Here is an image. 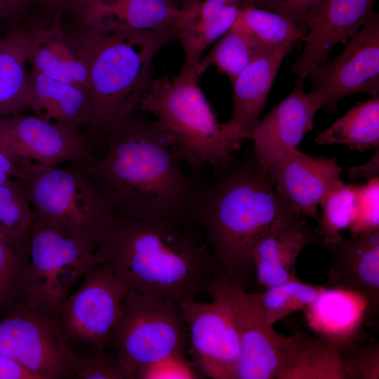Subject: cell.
Returning a JSON list of instances; mask_svg holds the SVG:
<instances>
[{
  "label": "cell",
  "instance_id": "obj_48",
  "mask_svg": "<svg viewBox=\"0 0 379 379\" xmlns=\"http://www.w3.org/2000/svg\"><path fill=\"white\" fill-rule=\"evenodd\" d=\"M2 305H4V303H3L2 297H1V294L0 291V307Z\"/></svg>",
  "mask_w": 379,
  "mask_h": 379
},
{
  "label": "cell",
  "instance_id": "obj_37",
  "mask_svg": "<svg viewBox=\"0 0 379 379\" xmlns=\"http://www.w3.org/2000/svg\"><path fill=\"white\" fill-rule=\"evenodd\" d=\"M77 379H126L122 367L114 353L105 350H91L80 354L74 374Z\"/></svg>",
  "mask_w": 379,
  "mask_h": 379
},
{
  "label": "cell",
  "instance_id": "obj_16",
  "mask_svg": "<svg viewBox=\"0 0 379 379\" xmlns=\"http://www.w3.org/2000/svg\"><path fill=\"white\" fill-rule=\"evenodd\" d=\"M298 80L293 91L277 104L251 133L252 154L258 169L266 173L290 149L298 148L305 135L313 129L315 113L319 110Z\"/></svg>",
  "mask_w": 379,
  "mask_h": 379
},
{
  "label": "cell",
  "instance_id": "obj_25",
  "mask_svg": "<svg viewBox=\"0 0 379 379\" xmlns=\"http://www.w3.org/2000/svg\"><path fill=\"white\" fill-rule=\"evenodd\" d=\"M345 343L319 335H293L277 379H345L340 358Z\"/></svg>",
  "mask_w": 379,
  "mask_h": 379
},
{
  "label": "cell",
  "instance_id": "obj_4",
  "mask_svg": "<svg viewBox=\"0 0 379 379\" xmlns=\"http://www.w3.org/2000/svg\"><path fill=\"white\" fill-rule=\"evenodd\" d=\"M216 172L200 187L189 220L202 230L213 255L234 286L246 290L253 251L266 235L296 224L300 214L261 172L251 153Z\"/></svg>",
  "mask_w": 379,
  "mask_h": 379
},
{
  "label": "cell",
  "instance_id": "obj_38",
  "mask_svg": "<svg viewBox=\"0 0 379 379\" xmlns=\"http://www.w3.org/2000/svg\"><path fill=\"white\" fill-rule=\"evenodd\" d=\"M200 375L184 354H173L141 367L135 373L138 379H195Z\"/></svg>",
  "mask_w": 379,
  "mask_h": 379
},
{
  "label": "cell",
  "instance_id": "obj_35",
  "mask_svg": "<svg viewBox=\"0 0 379 379\" xmlns=\"http://www.w3.org/2000/svg\"><path fill=\"white\" fill-rule=\"evenodd\" d=\"M359 337L345 343L340 351L345 379H378V343Z\"/></svg>",
  "mask_w": 379,
  "mask_h": 379
},
{
  "label": "cell",
  "instance_id": "obj_27",
  "mask_svg": "<svg viewBox=\"0 0 379 379\" xmlns=\"http://www.w3.org/2000/svg\"><path fill=\"white\" fill-rule=\"evenodd\" d=\"M319 145H344L363 152L379 147V95L358 102L314 140Z\"/></svg>",
  "mask_w": 379,
  "mask_h": 379
},
{
  "label": "cell",
  "instance_id": "obj_5",
  "mask_svg": "<svg viewBox=\"0 0 379 379\" xmlns=\"http://www.w3.org/2000/svg\"><path fill=\"white\" fill-rule=\"evenodd\" d=\"M199 61L185 60L180 73L152 79L139 109L152 114L170 134L182 162L215 171L236 162L241 142L229 139L199 85Z\"/></svg>",
  "mask_w": 379,
  "mask_h": 379
},
{
  "label": "cell",
  "instance_id": "obj_33",
  "mask_svg": "<svg viewBox=\"0 0 379 379\" xmlns=\"http://www.w3.org/2000/svg\"><path fill=\"white\" fill-rule=\"evenodd\" d=\"M325 288V285L306 284L299 279L260 292L267 321L273 325L295 311L305 310Z\"/></svg>",
  "mask_w": 379,
  "mask_h": 379
},
{
  "label": "cell",
  "instance_id": "obj_24",
  "mask_svg": "<svg viewBox=\"0 0 379 379\" xmlns=\"http://www.w3.org/2000/svg\"><path fill=\"white\" fill-rule=\"evenodd\" d=\"M305 311L308 323L319 336L347 342L359 335L366 303L354 293L326 286Z\"/></svg>",
  "mask_w": 379,
  "mask_h": 379
},
{
  "label": "cell",
  "instance_id": "obj_3",
  "mask_svg": "<svg viewBox=\"0 0 379 379\" xmlns=\"http://www.w3.org/2000/svg\"><path fill=\"white\" fill-rule=\"evenodd\" d=\"M59 23L88 70L92 114L85 133L92 150L102 149L108 133L139 109L152 81L154 56L178 33L138 30L112 19H84L71 13Z\"/></svg>",
  "mask_w": 379,
  "mask_h": 379
},
{
  "label": "cell",
  "instance_id": "obj_32",
  "mask_svg": "<svg viewBox=\"0 0 379 379\" xmlns=\"http://www.w3.org/2000/svg\"><path fill=\"white\" fill-rule=\"evenodd\" d=\"M241 8L239 4L228 5L214 16L207 19L196 18L181 29L176 39L183 48L184 60L200 61L206 48L232 27Z\"/></svg>",
  "mask_w": 379,
  "mask_h": 379
},
{
  "label": "cell",
  "instance_id": "obj_43",
  "mask_svg": "<svg viewBox=\"0 0 379 379\" xmlns=\"http://www.w3.org/2000/svg\"><path fill=\"white\" fill-rule=\"evenodd\" d=\"M18 164L9 151L0 144V185L15 178Z\"/></svg>",
  "mask_w": 379,
  "mask_h": 379
},
{
  "label": "cell",
  "instance_id": "obj_22",
  "mask_svg": "<svg viewBox=\"0 0 379 379\" xmlns=\"http://www.w3.org/2000/svg\"><path fill=\"white\" fill-rule=\"evenodd\" d=\"M318 240L315 229L303 220L264 237L252 255L260 286L267 289L299 279L295 268L298 258L307 245Z\"/></svg>",
  "mask_w": 379,
  "mask_h": 379
},
{
  "label": "cell",
  "instance_id": "obj_6",
  "mask_svg": "<svg viewBox=\"0 0 379 379\" xmlns=\"http://www.w3.org/2000/svg\"><path fill=\"white\" fill-rule=\"evenodd\" d=\"M15 178L22 184L36 219L48 226L85 236L95 244L113 214L81 165L68 167L33 162L18 164Z\"/></svg>",
  "mask_w": 379,
  "mask_h": 379
},
{
  "label": "cell",
  "instance_id": "obj_28",
  "mask_svg": "<svg viewBox=\"0 0 379 379\" xmlns=\"http://www.w3.org/2000/svg\"><path fill=\"white\" fill-rule=\"evenodd\" d=\"M248 36L258 54L302 39L304 33L287 17L252 6L241 8L234 22Z\"/></svg>",
  "mask_w": 379,
  "mask_h": 379
},
{
  "label": "cell",
  "instance_id": "obj_46",
  "mask_svg": "<svg viewBox=\"0 0 379 379\" xmlns=\"http://www.w3.org/2000/svg\"><path fill=\"white\" fill-rule=\"evenodd\" d=\"M169 1L175 6L178 8H181L189 2L198 1V0H169ZM199 1H202V0H199Z\"/></svg>",
  "mask_w": 379,
  "mask_h": 379
},
{
  "label": "cell",
  "instance_id": "obj_21",
  "mask_svg": "<svg viewBox=\"0 0 379 379\" xmlns=\"http://www.w3.org/2000/svg\"><path fill=\"white\" fill-rule=\"evenodd\" d=\"M201 1L178 8L169 0H94L71 12L86 19H112L135 29L178 34L197 18Z\"/></svg>",
  "mask_w": 379,
  "mask_h": 379
},
{
  "label": "cell",
  "instance_id": "obj_44",
  "mask_svg": "<svg viewBox=\"0 0 379 379\" xmlns=\"http://www.w3.org/2000/svg\"><path fill=\"white\" fill-rule=\"evenodd\" d=\"M231 4H239L241 0H202L199 6L197 18L207 19L221 11L225 7Z\"/></svg>",
  "mask_w": 379,
  "mask_h": 379
},
{
  "label": "cell",
  "instance_id": "obj_18",
  "mask_svg": "<svg viewBox=\"0 0 379 379\" xmlns=\"http://www.w3.org/2000/svg\"><path fill=\"white\" fill-rule=\"evenodd\" d=\"M335 158L313 157L290 149L267 173L276 189L300 214L317 220L318 207L340 180Z\"/></svg>",
  "mask_w": 379,
  "mask_h": 379
},
{
  "label": "cell",
  "instance_id": "obj_40",
  "mask_svg": "<svg viewBox=\"0 0 379 379\" xmlns=\"http://www.w3.org/2000/svg\"><path fill=\"white\" fill-rule=\"evenodd\" d=\"M41 0H0V8L8 29L22 24L41 7Z\"/></svg>",
  "mask_w": 379,
  "mask_h": 379
},
{
  "label": "cell",
  "instance_id": "obj_30",
  "mask_svg": "<svg viewBox=\"0 0 379 379\" xmlns=\"http://www.w3.org/2000/svg\"><path fill=\"white\" fill-rule=\"evenodd\" d=\"M359 185L340 180L321 202V213L315 231L320 240L329 241L340 238L341 231L349 229L357 214Z\"/></svg>",
  "mask_w": 379,
  "mask_h": 379
},
{
  "label": "cell",
  "instance_id": "obj_14",
  "mask_svg": "<svg viewBox=\"0 0 379 379\" xmlns=\"http://www.w3.org/2000/svg\"><path fill=\"white\" fill-rule=\"evenodd\" d=\"M0 144L18 164L58 166L70 161L84 166L94 158L86 133L36 114L0 118Z\"/></svg>",
  "mask_w": 379,
  "mask_h": 379
},
{
  "label": "cell",
  "instance_id": "obj_42",
  "mask_svg": "<svg viewBox=\"0 0 379 379\" xmlns=\"http://www.w3.org/2000/svg\"><path fill=\"white\" fill-rule=\"evenodd\" d=\"M94 0H41V8L55 15L77 11L86 7Z\"/></svg>",
  "mask_w": 379,
  "mask_h": 379
},
{
  "label": "cell",
  "instance_id": "obj_34",
  "mask_svg": "<svg viewBox=\"0 0 379 379\" xmlns=\"http://www.w3.org/2000/svg\"><path fill=\"white\" fill-rule=\"evenodd\" d=\"M29 242L11 239L0 230V291L4 305L18 295V287L29 258Z\"/></svg>",
  "mask_w": 379,
  "mask_h": 379
},
{
  "label": "cell",
  "instance_id": "obj_41",
  "mask_svg": "<svg viewBox=\"0 0 379 379\" xmlns=\"http://www.w3.org/2000/svg\"><path fill=\"white\" fill-rule=\"evenodd\" d=\"M0 379H41L16 361L0 354Z\"/></svg>",
  "mask_w": 379,
  "mask_h": 379
},
{
  "label": "cell",
  "instance_id": "obj_8",
  "mask_svg": "<svg viewBox=\"0 0 379 379\" xmlns=\"http://www.w3.org/2000/svg\"><path fill=\"white\" fill-rule=\"evenodd\" d=\"M126 379L142 366L184 354L188 331L180 303L128 290L110 344Z\"/></svg>",
  "mask_w": 379,
  "mask_h": 379
},
{
  "label": "cell",
  "instance_id": "obj_45",
  "mask_svg": "<svg viewBox=\"0 0 379 379\" xmlns=\"http://www.w3.org/2000/svg\"><path fill=\"white\" fill-rule=\"evenodd\" d=\"M378 147L371 157L365 164L352 168L349 171L350 178H368L378 176L379 173V154Z\"/></svg>",
  "mask_w": 379,
  "mask_h": 379
},
{
  "label": "cell",
  "instance_id": "obj_10",
  "mask_svg": "<svg viewBox=\"0 0 379 379\" xmlns=\"http://www.w3.org/2000/svg\"><path fill=\"white\" fill-rule=\"evenodd\" d=\"M82 279L54 316L73 347L107 349L128 289L104 264L91 267Z\"/></svg>",
  "mask_w": 379,
  "mask_h": 379
},
{
  "label": "cell",
  "instance_id": "obj_12",
  "mask_svg": "<svg viewBox=\"0 0 379 379\" xmlns=\"http://www.w3.org/2000/svg\"><path fill=\"white\" fill-rule=\"evenodd\" d=\"M213 300L180 303L188 331V352L199 373L212 379H236L240 345L232 310L215 287Z\"/></svg>",
  "mask_w": 379,
  "mask_h": 379
},
{
  "label": "cell",
  "instance_id": "obj_11",
  "mask_svg": "<svg viewBox=\"0 0 379 379\" xmlns=\"http://www.w3.org/2000/svg\"><path fill=\"white\" fill-rule=\"evenodd\" d=\"M332 60L314 67L308 74L307 93L319 109L336 112L338 103L357 93L379 95V14L344 44Z\"/></svg>",
  "mask_w": 379,
  "mask_h": 379
},
{
  "label": "cell",
  "instance_id": "obj_9",
  "mask_svg": "<svg viewBox=\"0 0 379 379\" xmlns=\"http://www.w3.org/2000/svg\"><path fill=\"white\" fill-rule=\"evenodd\" d=\"M0 354L41 379L74 378L80 358L53 314L22 300L0 319Z\"/></svg>",
  "mask_w": 379,
  "mask_h": 379
},
{
  "label": "cell",
  "instance_id": "obj_13",
  "mask_svg": "<svg viewBox=\"0 0 379 379\" xmlns=\"http://www.w3.org/2000/svg\"><path fill=\"white\" fill-rule=\"evenodd\" d=\"M216 288L230 304L239 339L236 379H277L293 336L279 333L268 324L260 292L247 293L227 278Z\"/></svg>",
  "mask_w": 379,
  "mask_h": 379
},
{
  "label": "cell",
  "instance_id": "obj_1",
  "mask_svg": "<svg viewBox=\"0 0 379 379\" xmlns=\"http://www.w3.org/2000/svg\"><path fill=\"white\" fill-rule=\"evenodd\" d=\"M102 149L82 166L113 215L190 221L200 187L159 121L137 109L108 133Z\"/></svg>",
  "mask_w": 379,
  "mask_h": 379
},
{
  "label": "cell",
  "instance_id": "obj_39",
  "mask_svg": "<svg viewBox=\"0 0 379 379\" xmlns=\"http://www.w3.org/2000/svg\"><path fill=\"white\" fill-rule=\"evenodd\" d=\"M318 0H241V8L252 6L280 13L293 21L304 33Z\"/></svg>",
  "mask_w": 379,
  "mask_h": 379
},
{
  "label": "cell",
  "instance_id": "obj_19",
  "mask_svg": "<svg viewBox=\"0 0 379 379\" xmlns=\"http://www.w3.org/2000/svg\"><path fill=\"white\" fill-rule=\"evenodd\" d=\"M293 46L284 44L257 55L238 75L232 84V116L221 123L227 138L240 142L250 139L281 64Z\"/></svg>",
  "mask_w": 379,
  "mask_h": 379
},
{
  "label": "cell",
  "instance_id": "obj_31",
  "mask_svg": "<svg viewBox=\"0 0 379 379\" xmlns=\"http://www.w3.org/2000/svg\"><path fill=\"white\" fill-rule=\"evenodd\" d=\"M34 212L22 184L12 178L0 185V230L13 241L28 243Z\"/></svg>",
  "mask_w": 379,
  "mask_h": 379
},
{
  "label": "cell",
  "instance_id": "obj_36",
  "mask_svg": "<svg viewBox=\"0 0 379 379\" xmlns=\"http://www.w3.org/2000/svg\"><path fill=\"white\" fill-rule=\"evenodd\" d=\"M349 230L352 237L379 230L378 176L359 185L356 218Z\"/></svg>",
  "mask_w": 379,
  "mask_h": 379
},
{
  "label": "cell",
  "instance_id": "obj_23",
  "mask_svg": "<svg viewBox=\"0 0 379 379\" xmlns=\"http://www.w3.org/2000/svg\"><path fill=\"white\" fill-rule=\"evenodd\" d=\"M59 21L58 18L47 22L33 36L29 52L31 72L73 85L90 94L88 70L67 43Z\"/></svg>",
  "mask_w": 379,
  "mask_h": 379
},
{
  "label": "cell",
  "instance_id": "obj_20",
  "mask_svg": "<svg viewBox=\"0 0 379 379\" xmlns=\"http://www.w3.org/2000/svg\"><path fill=\"white\" fill-rule=\"evenodd\" d=\"M36 13L0 36V118L32 110L33 82L27 69L30 43L37 30L51 20Z\"/></svg>",
  "mask_w": 379,
  "mask_h": 379
},
{
  "label": "cell",
  "instance_id": "obj_17",
  "mask_svg": "<svg viewBox=\"0 0 379 379\" xmlns=\"http://www.w3.org/2000/svg\"><path fill=\"white\" fill-rule=\"evenodd\" d=\"M319 244L331 255L325 286L354 293L366 303V318H376L379 308V230Z\"/></svg>",
  "mask_w": 379,
  "mask_h": 379
},
{
  "label": "cell",
  "instance_id": "obj_47",
  "mask_svg": "<svg viewBox=\"0 0 379 379\" xmlns=\"http://www.w3.org/2000/svg\"><path fill=\"white\" fill-rule=\"evenodd\" d=\"M5 25L6 27V25L4 20V18L2 17V15H1V8H0V28ZM2 34H0V36H1Z\"/></svg>",
  "mask_w": 379,
  "mask_h": 379
},
{
  "label": "cell",
  "instance_id": "obj_29",
  "mask_svg": "<svg viewBox=\"0 0 379 379\" xmlns=\"http://www.w3.org/2000/svg\"><path fill=\"white\" fill-rule=\"evenodd\" d=\"M258 55L248 36L234 23L200 60L197 72L200 77L214 66L220 74L227 76L232 85L238 75Z\"/></svg>",
  "mask_w": 379,
  "mask_h": 379
},
{
  "label": "cell",
  "instance_id": "obj_2",
  "mask_svg": "<svg viewBox=\"0 0 379 379\" xmlns=\"http://www.w3.org/2000/svg\"><path fill=\"white\" fill-rule=\"evenodd\" d=\"M190 221L113 215L96 244V265H106L128 290L178 303L210 295L227 278Z\"/></svg>",
  "mask_w": 379,
  "mask_h": 379
},
{
  "label": "cell",
  "instance_id": "obj_7",
  "mask_svg": "<svg viewBox=\"0 0 379 379\" xmlns=\"http://www.w3.org/2000/svg\"><path fill=\"white\" fill-rule=\"evenodd\" d=\"M95 243L34 217L29 258L18 295L28 306L53 314L95 262Z\"/></svg>",
  "mask_w": 379,
  "mask_h": 379
},
{
  "label": "cell",
  "instance_id": "obj_15",
  "mask_svg": "<svg viewBox=\"0 0 379 379\" xmlns=\"http://www.w3.org/2000/svg\"><path fill=\"white\" fill-rule=\"evenodd\" d=\"M377 1L318 0L302 38L304 49L291 73L305 81L314 67L327 61L334 46L344 44L371 20Z\"/></svg>",
  "mask_w": 379,
  "mask_h": 379
},
{
  "label": "cell",
  "instance_id": "obj_26",
  "mask_svg": "<svg viewBox=\"0 0 379 379\" xmlns=\"http://www.w3.org/2000/svg\"><path fill=\"white\" fill-rule=\"evenodd\" d=\"M33 107L36 115L78 129L90 124L89 92L40 74L32 73Z\"/></svg>",
  "mask_w": 379,
  "mask_h": 379
}]
</instances>
